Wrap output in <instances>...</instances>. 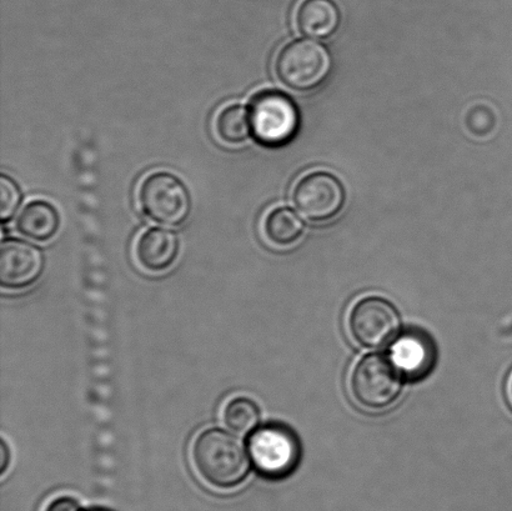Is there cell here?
Returning a JSON list of instances; mask_svg holds the SVG:
<instances>
[{
	"label": "cell",
	"instance_id": "obj_1",
	"mask_svg": "<svg viewBox=\"0 0 512 511\" xmlns=\"http://www.w3.org/2000/svg\"><path fill=\"white\" fill-rule=\"evenodd\" d=\"M192 460L199 477L219 490H232L242 485L253 464L242 440L217 428L204 430L195 437Z\"/></svg>",
	"mask_w": 512,
	"mask_h": 511
},
{
	"label": "cell",
	"instance_id": "obj_2",
	"mask_svg": "<svg viewBox=\"0 0 512 511\" xmlns=\"http://www.w3.org/2000/svg\"><path fill=\"white\" fill-rule=\"evenodd\" d=\"M403 384L404 377L390 358L369 355L355 365L350 377V392L359 407L381 412L399 399Z\"/></svg>",
	"mask_w": 512,
	"mask_h": 511
},
{
	"label": "cell",
	"instance_id": "obj_3",
	"mask_svg": "<svg viewBox=\"0 0 512 511\" xmlns=\"http://www.w3.org/2000/svg\"><path fill=\"white\" fill-rule=\"evenodd\" d=\"M139 207L145 217L165 227H179L190 215L192 197L177 175L158 170L139 184Z\"/></svg>",
	"mask_w": 512,
	"mask_h": 511
},
{
	"label": "cell",
	"instance_id": "obj_4",
	"mask_svg": "<svg viewBox=\"0 0 512 511\" xmlns=\"http://www.w3.org/2000/svg\"><path fill=\"white\" fill-rule=\"evenodd\" d=\"M248 109L252 135L264 147H281L298 132V108L288 95L278 90L256 93Z\"/></svg>",
	"mask_w": 512,
	"mask_h": 511
},
{
	"label": "cell",
	"instance_id": "obj_5",
	"mask_svg": "<svg viewBox=\"0 0 512 511\" xmlns=\"http://www.w3.org/2000/svg\"><path fill=\"white\" fill-rule=\"evenodd\" d=\"M331 72L329 50L314 40H294L275 60L276 77L289 89L309 92L325 82Z\"/></svg>",
	"mask_w": 512,
	"mask_h": 511
},
{
	"label": "cell",
	"instance_id": "obj_6",
	"mask_svg": "<svg viewBox=\"0 0 512 511\" xmlns=\"http://www.w3.org/2000/svg\"><path fill=\"white\" fill-rule=\"evenodd\" d=\"M248 452L261 477L278 480L298 467L300 445L295 434L281 425H265L250 434Z\"/></svg>",
	"mask_w": 512,
	"mask_h": 511
},
{
	"label": "cell",
	"instance_id": "obj_7",
	"mask_svg": "<svg viewBox=\"0 0 512 511\" xmlns=\"http://www.w3.org/2000/svg\"><path fill=\"white\" fill-rule=\"evenodd\" d=\"M400 315L388 300L368 297L359 300L349 314L351 337L369 349H380L395 342L400 333Z\"/></svg>",
	"mask_w": 512,
	"mask_h": 511
},
{
	"label": "cell",
	"instance_id": "obj_8",
	"mask_svg": "<svg viewBox=\"0 0 512 511\" xmlns=\"http://www.w3.org/2000/svg\"><path fill=\"white\" fill-rule=\"evenodd\" d=\"M346 193L343 183L328 172H313L298 180L293 202L306 220L328 222L343 210Z\"/></svg>",
	"mask_w": 512,
	"mask_h": 511
},
{
	"label": "cell",
	"instance_id": "obj_9",
	"mask_svg": "<svg viewBox=\"0 0 512 511\" xmlns=\"http://www.w3.org/2000/svg\"><path fill=\"white\" fill-rule=\"evenodd\" d=\"M44 265L43 252L37 245L5 239L0 247V285L8 290L28 288L42 277Z\"/></svg>",
	"mask_w": 512,
	"mask_h": 511
},
{
	"label": "cell",
	"instance_id": "obj_10",
	"mask_svg": "<svg viewBox=\"0 0 512 511\" xmlns=\"http://www.w3.org/2000/svg\"><path fill=\"white\" fill-rule=\"evenodd\" d=\"M389 358L404 379L415 382L433 370L436 363L435 344L421 330H408L395 339Z\"/></svg>",
	"mask_w": 512,
	"mask_h": 511
},
{
	"label": "cell",
	"instance_id": "obj_11",
	"mask_svg": "<svg viewBox=\"0 0 512 511\" xmlns=\"http://www.w3.org/2000/svg\"><path fill=\"white\" fill-rule=\"evenodd\" d=\"M180 250L178 235L165 228H149L139 235L134 254L137 262L150 273L168 270L177 260Z\"/></svg>",
	"mask_w": 512,
	"mask_h": 511
},
{
	"label": "cell",
	"instance_id": "obj_12",
	"mask_svg": "<svg viewBox=\"0 0 512 511\" xmlns=\"http://www.w3.org/2000/svg\"><path fill=\"white\" fill-rule=\"evenodd\" d=\"M340 23V9L334 0H301L296 7V28L306 37L329 38L339 29Z\"/></svg>",
	"mask_w": 512,
	"mask_h": 511
},
{
	"label": "cell",
	"instance_id": "obj_13",
	"mask_svg": "<svg viewBox=\"0 0 512 511\" xmlns=\"http://www.w3.org/2000/svg\"><path fill=\"white\" fill-rule=\"evenodd\" d=\"M15 228L23 237L35 242H48L59 232L58 209L47 200L35 199L20 210Z\"/></svg>",
	"mask_w": 512,
	"mask_h": 511
},
{
	"label": "cell",
	"instance_id": "obj_14",
	"mask_svg": "<svg viewBox=\"0 0 512 511\" xmlns=\"http://www.w3.org/2000/svg\"><path fill=\"white\" fill-rule=\"evenodd\" d=\"M214 130L224 144L239 145L247 142L252 135L249 109L239 103L225 105L215 117Z\"/></svg>",
	"mask_w": 512,
	"mask_h": 511
},
{
	"label": "cell",
	"instance_id": "obj_15",
	"mask_svg": "<svg viewBox=\"0 0 512 511\" xmlns=\"http://www.w3.org/2000/svg\"><path fill=\"white\" fill-rule=\"evenodd\" d=\"M264 235L276 247H290L304 233V223L289 208H275L264 219Z\"/></svg>",
	"mask_w": 512,
	"mask_h": 511
},
{
	"label": "cell",
	"instance_id": "obj_16",
	"mask_svg": "<svg viewBox=\"0 0 512 511\" xmlns=\"http://www.w3.org/2000/svg\"><path fill=\"white\" fill-rule=\"evenodd\" d=\"M223 422L233 433L248 435L255 432L260 423V410L254 400L235 397L224 405Z\"/></svg>",
	"mask_w": 512,
	"mask_h": 511
},
{
	"label": "cell",
	"instance_id": "obj_17",
	"mask_svg": "<svg viewBox=\"0 0 512 511\" xmlns=\"http://www.w3.org/2000/svg\"><path fill=\"white\" fill-rule=\"evenodd\" d=\"M22 203V192L15 180L8 175H0V219L8 223L17 214Z\"/></svg>",
	"mask_w": 512,
	"mask_h": 511
},
{
	"label": "cell",
	"instance_id": "obj_18",
	"mask_svg": "<svg viewBox=\"0 0 512 511\" xmlns=\"http://www.w3.org/2000/svg\"><path fill=\"white\" fill-rule=\"evenodd\" d=\"M43 511H83V509L77 499L68 497V495H59L50 500Z\"/></svg>",
	"mask_w": 512,
	"mask_h": 511
},
{
	"label": "cell",
	"instance_id": "obj_19",
	"mask_svg": "<svg viewBox=\"0 0 512 511\" xmlns=\"http://www.w3.org/2000/svg\"><path fill=\"white\" fill-rule=\"evenodd\" d=\"M10 465V452L8 444L5 443V440L0 442V474L4 475L7 473V470Z\"/></svg>",
	"mask_w": 512,
	"mask_h": 511
},
{
	"label": "cell",
	"instance_id": "obj_20",
	"mask_svg": "<svg viewBox=\"0 0 512 511\" xmlns=\"http://www.w3.org/2000/svg\"><path fill=\"white\" fill-rule=\"evenodd\" d=\"M83 511H113V510H110L107 508H92V509L83 510Z\"/></svg>",
	"mask_w": 512,
	"mask_h": 511
},
{
	"label": "cell",
	"instance_id": "obj_21",
	"mask_svg": "<svg viewBox=\"0 0 512 511\" xmlns=\"http://www.w3.org/2000/svg\"><path fill=\"white\" fill-rule=\"evenodd\" d=\"M510 393H511V399H512V380H511V385H510Z\"/></svg>",
	"mask_w": 512,
	"mask_h": 511
}]
</instances>
